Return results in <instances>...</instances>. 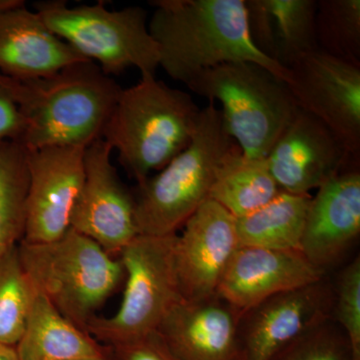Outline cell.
<instances>
[{"instance_id":"obj_19","label":"cell","mask_w":360,"mask_h":360,"mask_svg":"<svg viewBox=\"0 0 360 360\" xmlns=\"http://www.w3.org/2000/svg\"><path fill=\"white\" fill-rule=\"evenodd\" d=\"M15 348L20 360H84L108 355L104 345L66 319L37 290Z\"/></svg>"},{"instance_id":"obj_30","label":"cell","mask_w":360,"mask_h":360,"mask_svg":"<svg viewBox=\"0 0 360 360\" xmlns=\"http://www.w3.org/2000/svg\"><path fill=\"white\" fill-rule=\"evenodd\" d=\"M105 347L110 360H176L158 331L139 340Z\"/></svg>"},{"instance_id":"obj_26","label":"cell","mask_w":360,"mask_h":360,"mask_svg":"<svg viewBox=\"0 0 360 360\" xmlns=\"http://www.w3.org/2000/svg\"><path fill=\"white\" fill-rule=\"evenodd\" d=\"M274 360H354L342 329L331 321L310 331Z\"/></svg>"},{"instance_id":"obj_28","label":"cell","mask_w":360,"mask_h":360,"mask_svg":"<svg viewBox=\"0 0 360 360\" xmlns=\"http://www.w3.org/2000/svg\"><path fill=\"white\" fill-rule=\"evenodd\" d=\"M245 6L248 32L253 44L265 56L276 61L274 18L267 0H245Z\"/></svg>"},{"instance_id":"obj_3","label":"cell","mask_w":360,"mask_h":360,"mask_svg":"<svg viewBox=\"0 0 360 360\" xmlns=\"http://www.w3.org/2000/svg\"><path fill=\"white\" fill-rule=\"evenodd\" d=\"M201 110L187 92L155 77L122 89L103 139L137 184L160 172L188 146Z\"/></svg>"},{"instance_id":"obj_20","label":"cell","mask_w":360,"mask_h":360,"mask_svg":"<svg viewBox=\"0 0 360 360\" xmlns=\"http://www.w3.org/2000/svg\"><path fill=\"white\" fill-rule=\"evenodd\" d=\"M309 194L281 191L255 212L236 219L239 245L274 250L302 251Z\"/></svg>"},{"instance_id":"obj_7","label":"cell","mask_w":360,"mask_h":360,"mask_svg":"<svg viewBox=\"0 0 360 360\" xmlns=\"http://www.w3.org/2000/svg\"><path fill=\"white\" fill-rule=\"evenodd\" d=\"M33 9L56 37L97 61L110 77L130 68L139 70L141 77H155L160 51L141 6L110 11L101 1L71 7L63 0H44L33 4Z\"/></svg>"},{"instance_id":"obj_15","label":"cell","mask_w":360,"mask_h":360,"mask_svg":"<svg viewBox=\"0 0 360 360\" xmlns=\"http://www.w3.org/2000/svg\"><path fill=\"white\" fill-rule=\"evenodd\" d=\"M324 277L326 270L315 266L302 251L240 246L225 270L217 295L243 315L272 296Z\"/></svg>"},{"instance_id":"obj_31","label":"cell","mask_w":360,"mask_h":360,"mask_svg":"<svg viewBox=\"0 0 360 360\" xmlns=\"http://www.w3.org/2000/svg\"><path fill=\"white\" fill-rule=\"evenodd\" d=\"M25 6L26 4L23 0H0V13H8Z\"/></svg>"},{"instance_id":"obj_10","label":"cell","mask_w":360,"mask_h":360,"mask_svg":"<svg viewBox=\"0 0 360 360\" xmlns=\"http://www.w3.org/2000/svg\"><path fill=\"white\" fill-rule=\"evenodd\" d=\"M335 292L326 277L279 293L241 315V360H274L310 331L331 321Z\"/></svg>"},{"instance_id":"obj_27","label":"cell","mask_w":360,"mask_h":360,"mask_svg":"<svg viewBox=\"0 0 360 360\" xmlns=\"http://www.w3.org/2000/svg\"><path fill=\"white\" fill-rule=\"evenodd\" d=\"M333 316L349 341L354 360H360V259L347 265L335 288Z\"/></svg>"},{"instance_id":"obj_11","label":"cell","mask_w":360,"mask_h":360,"mask_svg":"<svg viewBox=\"0 0 360 360\" xmlns=\"http://www.w3.org/2000/svg\"><path fill=\"white\" fill-rule=\"evenodd\" d=\"M112 151L103 139L85 148L84 184L71 214L70 229L118 258L139 232L134 194L111 162Z\"/></svg>"},{"instance_id":"obj_32","label":"cell","mask_w":360,"mask_h":360,"mask_svg":"<svg viewBox=\"0 0 360 360\" xmlns=\"http://www.w3.org/2000/svg\"><path fill=\"white\" fill-rule=\"evenodd\" d=\"M0 360H20L15 347L0 343Z\"/></svg>"},{"instance_id":"obj_22","label":"cell","mask_w":360,"mask_h":360,"mask_svg":"<svg viewBox=\"0 0 360 360\" xmlns=\"http://www.w3.org/2000/svg\"><path fill=\"white\" fill-rule=\"evenodd\" d=\"M28 184L27 150L0 141V260L25 238Z\"/></svg>"},{"instance_id":"obj_23","label":"cell","mask_w":360,"mask_h":360,"mask_svg":"<svg viewBox=\"0 0 360 360\" xmlns=\"http://www.w3.org/2000/svg\"><path fill=\"white\" fill-rule=\"evenodd\" d=\"M267 4L274 18L276 61L288 70L298 58L319 49L317 1L267 0Z\"/></svg>"},{"instance_id":"obj_2","label":"cell","mask_w":360,"mask_h":360,"mask_svg":"<svg viewBox=\"0 0 360 360\" xmlns=\"http://www.w3.org/2000/svg\"><path fill=\"white\" fill-rule=\"evenodd\" d=\"M16 84L25 124L20 143L27 150L49 146L85 148L103 139L122 90L91 60Z\"/></svg>"},{"instance_id":"obj_18","label":"cell","mask_w":360,"mask_h":360,"mask_svg":"<svg viewBox=\"0 0 360 360\" xmlns=\"http://www.w3.org/2000/svg\"><path fill=\"white\" fill-rule=\"evenodd\" d=\"M89 60L56 37L39 14L26 6L0 13V73L16 80L54 75Z\"/></svg>"},{"instance_id":"obj_6","label":"cell","mask_w":360,"mask_h":360,"mask_svg":"<svg viewBox=\"0 0 360 360\" xmlns=\"http://www.w3.org/2000/svg\"><path fill=\"white\" fill-rule=\"evenodd\" d=\"M186 86L221 103L227 134L250 158L265 160L300 110L284 80L248 61L215 66Z\"/></svg>"},{"instance_id":"obj_9","label":"cell","mask_w":360,"mask_h":360,"mask_svg":"<svg viewBox=\"0 0 360 360\" xmlns=\"http://www.w3.org/2000/svg\"><path fill=\"white\" fill-rule=\"evenodd\" d=\"M288 70V85L298 108L323 122L359 163L360 66L316 49Z\"/></svg>"},{"instance_id":"obj_25","label":"cell","mask_w":360,"mask_h":360,"mask_svg":"<svg viewBox=\"0 0 360 360\" xmlns=\"http://www.w3.org/2000/svg\"><path fill=\"white\" fill-rule=\"evenodd\" d=\"M319 51L360 66V0L317 1Z\"/></svg>"},{"instance_id":"obj_12","label":"cell","mask_w":360,"mask_h":360,"mask_svg":"<svg viewBox=\"0 0 360 360\" xmlns=\"http://www.w3.org/2000/svg\"><path fill=\"white\" fill-rule=\"evenodd\" d=\"M85 148L26 149L30 184L23 243H51L70 229L71 214L84 184Z\"/></svg>"},{"instance_id":"obj_17","label":"cell","mask_w":360,"mask_h":360,"mask_svg":"<svg viewBox=\"0 0 360 360\" xmlns=\"http://www.w3.org/2000/svg\"><path fill=\"white\" fill-rule=\"evenodd\" d=\"M360 232V172L345 170L321 186L310 200L302 252L323 269L335 264Z\"/></svg>"},{"instance_id":"obj_16","label":"cell","mask_w":360,"mask_h":360,"mask_svg":"<svg viewBox=\"0 0 360 360\" xmlns=\"http://www.w3.org/2000/svg\"><path fill=\"white\" fill-rule=\"evenodd\" d=\"M240 317L219 295L200 302L180 300L158 333L176 360H241Z\"/></svg>"},{"instance_id":"obj_8","label":"cell","mask_w":360,"mask_h":360,"mask_svg":"<svg viewBox=\"0 0 360 360\" xmlns=\"http://www.w3.org/2000/svg\"><path fill=\"white\" fill-rule=\"evenodd\" d=\"M177 234L139 236L120 259L125 270L120 307L110 317L96 316L87 333L104 347H113L155 333L180 295L175 243Z\"/></svg>"},{"instance_id":"obj_21","label":"cell","mask_w":360,"mask_h":360,"mask_svg":"<svg viewBox=\"0 0 360 360\" xmlns=\"http://www.w3.org/2000/svg\"><path fill=\"white\" fill-rule=\"evenodd\" d=\"M281 193L266 160L248 158L234 146L217 170L210 200L238 219L267 205Z\"/></svg>"},{"instance_id":"obj_1","label":"cell","mask_w":360,"mask_h":360,"mask_svg":"<svg viewBox=\"0 0 360 360\" xmlns=\"http://www.w3.org/2000/svg\"><path fill=\"white\" fill-rule=\"evenodd\" d=\"M148 30L160 66L187 85L203 71L248 61L290 82V70L258 51L248 27L245 0H155Z\"/></svg>"},{"instance_id":"obj_13","label":"cell","mask_w":360,"mask_h":360,"mask_svg":"<svg viewBox=\"0 0 360 360\" xmlns=\"http://www.w3.org/2000/svg\"><path fill=\"white\" fill-rule=\"evenodd\" d=\"M175 243L180 295L186 302L217 296L220 281L239 245L236 219L214 200L187 219Z\"/></svg>"},{"instance_id":"obj_4","label":"cell","mask_w":360,"mask_h":360,"mask_svg":"<svg viewBox=\"0 0 360 360\" xmlns=\"http://www.w3.org/2000/svg\"><path fill=\"white\" fill-rule=\"evenodd\" d=\"M234 146L221 111L212 103L201 110L188 146L158 174L137 184L134 194L139 236L176 234L210 200L217 170Z\"/></svg>"},{"instance_id":"obj_29","label":"cell","mask_w":360,"mask_h":360,"mask_svg":"<svg viewBox=\"0 0 360 360\" xmlns=\"http://www.w3.org/2000/svg\"><path fill=\"white\" fill-rule=\"evenodd\" d=\"M16 80L0 73V141L20 142L23 118L16 96Z\"/></svg>"},{"instance_id":"obj_14","label":"cell","mask_w":360,"mask_h":360,"mask_svg":"<svg viewBox=\"0 0 360 360\" xmlns=\"http://www.w3.org/2000/svg\"><path fill=\"white\" fill-rule=\"evenodd\" d=\"M265 160L281 191L298 195L319 189L342 172L350 161L356 163L323 122L302 110Z\"/></svg>"},{"instance_id":"obj_24","label":"cell","mask_w":360,"mask_h":360,"mask_svg":"<svg viewBox=\"0 0 360 360\" xmlns=\"http://www.w3.org/2000/svg\"><path fill=\"white\" fill-rule=\"evenodd\" d=\"M35 293L37 288L26 274L16 246L0 260V343L16 347Z\"/></svg>"},{"instance_id":"obj_5","label":"cell","mask_w":360,"mask_h":360,"mask_svg":"<svg viewBox=\"0 0 360 360\" xmlns=\"http://www.w3.org/2000/svg\"><path fill=\"white\" fill-rule=\"evenodd\" d=\"M33 285L66 319L87 333L97 310L125 281L120 258L70 229L46 243L18 245Z\"/></svg>"},{"instance_id":"obj_33","label":"cell","mask_w":360,"mask_h":360,"mask_svg":"<svg viewBox=\"0 0 360 360\" xmlns=\"http://www.w3.org/2000/svg\"><path fill=\"white\" fill-rule=\"evenodd\" d=\"M84 360H110V359H108V355H106V356L99 357V359H84Z\"/></svg>"}]
</instances>
